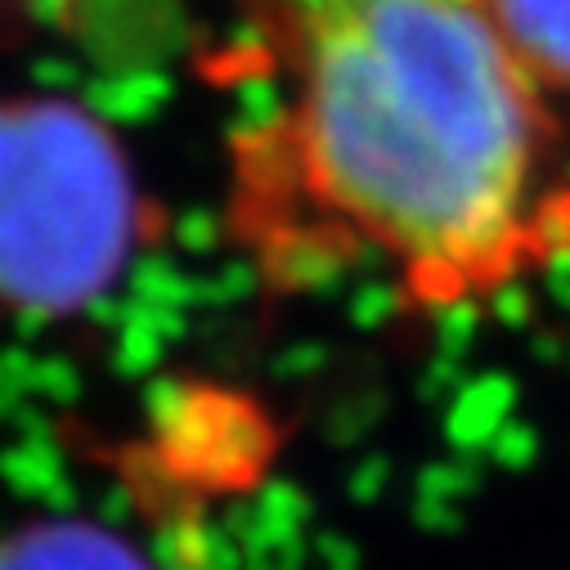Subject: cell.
I'll return each mask as SVG.
<instances>
[{"label": "cell", "instance_id": "1", "mask_svg": "<svg viewBox=\"0 0 570 570\" xmlns=\"http://www.w3.org/2000/svg\"><path fill=\"white\" fill-rule=\"evenodd\" d=\"M229 203L283 283L377 265L413 311L570 256L557 99L490 0H243Z\"/></svg>", "mask_w": 570, "mask_h": 570}, {"label": "cell", "instance_id": "2", "mask_svg": "<svg viewBox=\"0 0 570 570\" xmlns=\"http://www.w3.org/2000/svg\"><path fill=\"white\" fill-rule=\"evenodd\" d=\"M135 247V185L117 139L68 99L0 104V302L77 311Z\"/></svg>", "mask_w": 570, "mask_h": 570}, {"label": "cell", "instance_id": "3", "mask_svg": "<svg viewBox=\"0 0 570 570\" xmlns=\"http://www.w3.org/2000/svg\"><path fill=\"white\" fill-rule=\"evenodd\" d=\"M0 570H149L126 539L86 521L32 525L0 548Z\"/></svg>", "mask_w": 570, "mask_h": 570}, {"label": "cell", "instance_id": "4", "mask_svg": "<svg viewBox=\"0 0 570 570\" xmlns=\"http://www.w3.org/2000/svg\"><path fill=\"white\" fill-rule=\"evenodd\" d=\"M521 63L552 99H570V0H490Z\"/></svg>", "mask_w": 570, "mask_h": 570}]
</instances>
